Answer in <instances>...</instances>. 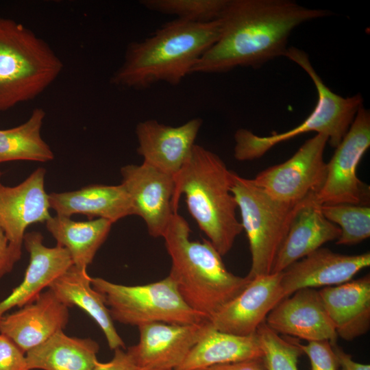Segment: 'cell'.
<instances>
[{"label":"cell","mask_w":370,"mask_h":370,"mask_svg":"<svg viewBox=\"0 0 370 370\" xmlns=\"http://www.w3.org/2000/svg\"><path fill=\"white\" fill-rule=\"evenodd\" d=\"M330 11L290 0H228L217 40L193 66L192 73H221L237 67L258 68L287 51L291 32Z\"/></svg>","instance_id":"6da1fadb"},{"label":"cell","mask_w":370,"mask_h":370,"mask_svg":"<svg viewBox=\"0 0 370 370\" xmlns=\"http://www.w3.org/2000/svg\"><path fill=\"white\" fill-rule=\"evenodd\" d=\"M220 27L219 19L196 23L175 18L163 24L144 40L129 44L111 83L136 90L158 82L178 85L217 40Z\"/></svg>","instance_id":"7a4b0ae2"},{"label":"cell","mask_w":370,"mask_h":370,"mask_svg":"<svg viewBox=\"0 0 370 370\" xmlns=\"http://www.w3.org/2000/svg\"><path fill=\"white\" fill-rule=\"evenodd\" d=\"M186 220L174 212L163 234L171 259L169 275L184 302L209 321L249 284L229 271L208 241H191Z\"/></svg>","instance_id":"3957f363"},{"label":"cell","mask_w":370,"mask_h":370,"mask_svg":"<svg viewBox=\"0 0 370 370\" xmlns=\"http://www.w3.org/2000/svg\"><path fill=\"white\" fill-rule=\"evenodd\" d=\"M231 172L218 155L195 144L184 165L173 176L174 211L177 212L184 195L190 214L222 256L230 251L243 230L230 191Z\"/></svg>","instance_id":"277c9868"},{"label":"cell","mask_w":370,"mask_h":370,"mask_svg":"<svg viewBox=\"0 0 370 370\" xmlns=\"http://www.w3.org/2000/svg\"><path fill=\"white\" fill-rule=\"evenodd\" d=\"M62 68L44 40L22 24L0 18V112L38 96Z\"/></svg>","instance_id":"5b68a950"},{"label":"cell","mask_w":370,"mask_h":370,"mask_svg":"<svg viewBox=\"0 0 370 370\" xmlns=\"http://www.w3.org/2000/svg\"><path fill=\"white\" fill-rule=\"evenodd\" d=\"M284 57L297 64L313 82L317 92L315 107L301 123L282 133L260 136L247 129L237 130L234 134V156L237 160L259 158L276 145L310 132L327 136L328 143L336 148L348 131L358 109L363 105L360 94L344 97L328 87L304 51L290 47Z\"/></svg>","instance_id":"8992f818"},{"label":"cell","mask_w":370,"mask_h":370,"mask_svg":"<svg viewBox=\"0 0 370 370\" xmlns=\"http://www.w3.org/2000/svg\"><path fill=\"white\" fill-rule=\"evenodd\" d=\"M241 215L251 258L250 280L272 272L278 252L303 201L288 204L270 197L252 179L231 172V187Z\"/></svg>","instance_id":"52a82bcc"},{"label":"cell","mask_w":370,"mask_h":370,"mask_svg":"<svg viewBox=\"0 0 370 370\" xmlns=\"http://www.w3.org/2000/svg\"><path fill=\"white\" fill-rule=\"evenodd\" d=\"M91 285L99 292L113 321L140 326L161 322L193 324L209 321L191 309L183 300L171 278L143 285L128 286L91 278Z\"/></svg>","instance_id":"ba28073f"},{"label":"cell","mask_w":370,"mask_h":370,"mask_svg":"<svg viewBox=\"0 0 370 370\" xmlns=\"http://www.w3.org/2000/svg\"><path fill=\"white\" fill-rule=\"evenodd\" d=\"M370 147V112L363 105L327 163V173L315 195L321 205L369 206V186L357 176L358 165Z\"/></svg>","instance_id":"9c48e42d"},{"label":"cell","mask_w":370,"mask_h":370,"mask_svg":"<svg viewBox=\"0 0 370 370\" xmlns=\"http://www.w3.org/2000/svg\"><path fill=\"white\" fill-rule=\"evenodd\" d=\"M328 141L327 136L317 134L288 160L258 173L254 182L274 199L288 204L316 195L326 177L323 154Z\"/></svg>","instance_id":"30bf717a"},{"label":"cell","mask_w":370,"mask_h":370,"mask_svg":"<svg viewBox=\"0 0 370 370\" xmlns=\"http://www.w3.org/2000/svg\"><path fill=\"white\" fill-rule=\"evenodd\" d=\"M210 325V321L193 324H143L138 327V342L127 352L139 370H175Z\"/></svg>","instance_id":"8fae6325"},{"label":"cell","mask_w":370,"mask_h":370,"mask_svg":"<svg viewBox=\"0 0 370 370\" xmlns=\"http://www.w3.org/2000/svg\"><path fill=\"white\" fill-rule=\"evenodd\" d=\"M121 184L130 197L134 215L145 221L150 236L162 237L175 212L174 177L143 162L121 169Z\"/></svg>","instance_id":"7c38bea8"},{"label":"cell","mask_w":370,"mask_h":370,"mask_svg":"<svg viewBox=\"0 0 370 370\" xmlns=\"http://www.w3.org/2000/svg\"><path fill=\"white\" fill-rule=\"evenodd\" d=\"M45 174L46 170L38 167L16 186H7L0 182V227L20 259L26 229L51 217Z\"/></svg>","instance_id":"4fadbf2b"},{"label":"cell","mask_w":370,"mask_h":370,"mask_svg":"<svg viewBox=\"0 0 370 370\" xmlns=\"http://www.w3.org/2000/svg\"><path fill=\"white\" fill-rule=\"evenodd\" d=\"M282 273L251 279L246 287L210 320L215 329L236 335L255 334L274 307L284 297Z\"/></svg>","instance_id":"5bb4252c"},{"label":"cell","mask_w":370,"mask_h":370,"mask_svg":"<svg viewBox=\"0 0 370 370\" xmlns=\"http://www.w3.org/2000/svg\"><path fill=\"white\" fill-rule=\"evenodd\" d=\"M201 125V118H193L177 127L155 119L141 121L136 127L137 152L144 162L175 176L189 158Z\"/></svg>","instance_id":"9a60e30c"},{"label":"cell","mask_w":370,"mask_h":370,"mask_svg":"<svg viewBox=\"0 0 370 370\" xmlns=\"http://www.w3.org/2000/svg\"><path fill=\"white\" fill-rule=\"evenodd\" d=\"M369 265V252L344 255L320 247L282 272L281 285L284 297L303 288L332 286L345 283Z\"/></svg>","instance_id":"2e32d148"},{"label":"cell","mask_w":370,"mask_h":370,"mask_svg":"<svg viewBox=\"0 0 370 370\" xmlns=\"http://www.w3.org/2000/svg\"><path fill=\"white\" fill-rule=\"evenodd\" d=\"M278 334L309 341H336L337 334L319 291L303 288L281 300L265 320Z\"/></svg>","instance_id":"e0dca14e"},{"label":"cell","mask_w":370,"mask_h":370,"mask_svg":"<svg viewBox=\"0 0 370 370\" xmlns=\"http://www.w3.org/2000/svg\"><path fill=\"white\" fill-rule=\"evenodd\" d=\"M69 308L47 288L32 302L4 314L0 319V333L26 353L66 328Z\"/></svg>","instance_id":"ac0fdd59"},{"label":"cell","mask_w":370,"mask_h":370,"mask_svg":"<svg viewBox=\"0 0 370 370\" xmlns=\"http://www.w3.org/2000/svg\"><path fill=\"white\" fill-rule=\"evenodd\" d=\"M38 232H26L23 245L29 256L23 280L12 293L0 301V319L14 307L21 308L35 300L71 265L68 251L58 245L49 247Z\"/></svg>","instance_id":"d6986e66"},{"label":"cell","mask_w":370,"mask_h":370,"mask_svg":"<svg viewBox=\"0 0 370 370\" xmlns=\"http://www.w3.org/2000/svg\"><path fill=\"white\" fill-rule=\"evenodd\" d=\"M316 195L307 197L293 219L274 261L271 273H280L341 234L338 225L323 214Z\"/></svg>","instance_id":"ffe728a7"},{"label":"cell","mask_w":370,"mask_h":370,"mask_svg":"<svg viewBox=\"0 0 370 370\" xmlns=\"http://www.w3.org/2000/svg\"><path fill=\"white\" fill-rule=\"evenodd\" d=\"M50 208L57 215H86L88 220L103 219L112 223L130 215L134 210L123 184H92L82 188L49 194Z\"/></svg>","instance_id":"44dd1931"},{"label":"cell","mask_w":370,"mask_h":370,"mask_svg":"<svg viewBox=\"0 0 370 370\" xmlns=\"http://www.w3.org/2000/svg\"><path fill=\"white\" fill-rule=\"evenodd\" d=\"M319 293L337 336L352 341L370 328V275L323 287Z\"/></svg>","instance_id":"7402d4cb"},{"label":"cell","mask_w":370,"mask_h":370,"mask_svg":"<svg viewBox=\"0 0 370 370\" xmlns=\"http://www.w3.org/2000/svg\"><path fill=\"white\" fill-rule=\"evenodd\" d=\"M86 268L71 265L49 286L68 308L77 306L86 312L102 330L110 349L125 348L102 296L91 285Z\"/></svg>","instance_id":"603a6c76"},{"label":"cell","mask_w":370,"mask_h":370,"mask_svg":"<svg viewBox=\"0 0 370 370\" xmlns=\"http://www.w3.org/2000/svg\"><path fill=\"white\" fill-rule=\"evenodd\" d=\"M263 358L256 332L247 336L221 332L210 325L175 370L205 369L219 364Z\"/></svg>","instance_id":"cb8c5ba5"},{"label":"cell","mask_w":370,"mask_h":370,"mask_svg":"<svg viewBox=\"0 0 370 370\" xmlns=\"http://www.w3.org/2000/svg\"><path fill=\"white\" fill-rule=\"evenodd\" d=\"M99 350L93 339L69 336L60 330L25 355L30 370H93Z\"/></svg>","instance_id":"d4e9b609"},{"label":"cell","mask_w":370,"mask_h":370,"mask_svg":"<svg viewBox=\"0 0 370 370\" xmlns=\"http://www.w3.org/2000/svg\"><path fill=\"white\" fill-rule=\"evenodd\" d=\"M112 224L103 219L76 221L57 214L45 222L57 245L69 253L73 264L86 269L107 238Z\"/></svg>","instance_id":"484cf974"},{"label":"cell","mask_w":370,"mask_h":370,"mask_svg":"<svg viewBox=\"0 0 370 370\" xmlns=\"http://www.w3.org/2000/svg\"><path fill=\"white\" fill-rule=\"evenodd\" d=\"M45 114L42 108H36L25 123L0 130V163L16 160L47 162L53 160V152L40 133Z\"/></svg>","instance_id":"4316f807"},{"label":"cell","mask_w":370,"mask_h":370,"mask_svg":"<svg viewBox=\"0 0 370 370\" xmlns=\"http://www.w3.org/2000/svg\"><path fill=\"white\" fill-rule=\"evenodd\" d=\"M325 217L341 229L337 245H352L370 236L369 206L338 204L321 205Z\"/></svg>","instance_id":"83f0119b"},{"label":"cell","mask_w":370,"mask_h":370,"mask_svg":"<svg viewBox=\"0 0 370 370\" xmlns=\"http://www.w3.org/2000/svg\"><path fill=\"white\" fill-rule=\"evenodd\" d=\"M228 0H142L146 9L196 23L218 20Z\"/></svg>","instance_id":"f1b7e54d"},{"label":"cell","mask_w":370,"mask_h":370,"mask_svg":"<svg viewBox=\"0 0 370 370\" xmlns=\"http://www.w3.org/2000/svg\"><path fill=\"white\" fill-rule=\"evenodd\" d=\"M267 370H298L299 358L304 354L296 340L281 337L263 322L258 328Z\"/></svg>","instance_id":"f546056e"},{"label":"cell","mask_w":370,"mask_h":370,"mask_svg":"<svg viewBox=\"0 0 370 370\" xmlns=\"http://www.w3.org/2000/svg\"><path fill=\"white\" fill-rule=\"evenodd\" d=\"M298 345L310 362V370H338V365L331 343L328 341H309Z\"/></svg>","instance_id":"4dcf8cb0"},{"label":"cell","mask_w":370,"mask_h":370,"mask_svg":"<svg viewBox=\"0 0 370 370\" xmlns=\"http://www.w3.org/2000/svg\"><path fill=\"white\" fill-rule=\"evenodd\" d=\"M0 370H30L25 353L10 338L1 333Z\"/></svg>","instance_id":"1f68e13d"},{"label":"cell","mask_w":370,"mask_h":370,"mask_svg":"<svg viewBox=\"0 0 370 370\" xmlns=\"http://www.w3.org/2000/svg\"><path fill=\"white\" fill-rule=\"evenodd\" d=\"M93 370H139L134 361L123 348L114 350L112 358L106 362L98 361Z\"/></svg>","instance_id":"d6a6232c"},{"label":"cell","mask_w":370,"mask_h":370,"mask_svg":"<svg viewBox=\"0 0 370 370\" xmlns=\"http://www.w3.org/2000/svg\"><path fill=\"white\" fill-rule=\"evenodd\" d=\"M19 260L10 247L9 241L0 227V279L10 273Z\"/></svg>","instance_id":"836d02e7"},{"label":"cell","mask_w":370,"mask_h":370,"mask_svg":"<svg viewBox=\"0 0 370 370\" xmlns=\"http://www.w3.org/2000/svg\"><path fill=\"white\" fill-rule=\"evenodd\" d=\"M332 347L341 370H370V365L354 361L350 354L345 352L336 341L331 343Z\"/></svg>","instance_id":"e575fe53"},{"label":"cell","mask_w":370,"mask_h":370,"mask_svg":"<svg viewBox=\"0 0 370 370\" xmlns=\"http://www.w3.org/2000/svg\"><path fill=\"white\" fill-rule=\"evenodd\" d=\"M206 370H267L262 358L219 364L207 367Z\"/></svg>","instance_id":"d590c367"},{"label":"cell","mask_w":370,"mask_h":370,"mask_svg":"<svg viewBox=\"0 0 370 370\" xmlns=\"http://www.w3.org/2000/svg\"><path fill=\"white\" fill-rule=\"evenodd\" d=\"M2 174H3V173L0 171V178H1V176H2Z\"/></svg>","instance_id":"8d00e7d4"},{"label":"cell","mask_w":370,"mask_h":370,"mask_svg":"<svg viewBox=\"0 0 370 370\" xmlns=\"http://www.w3.org/2000/svg\"><path fill=\"white\" fill-rule=\"evenodd\" d=\"M206 368L205 369H195V370H206Z\"/></svg>","instance_id":"74e56055"}]
</instances>
